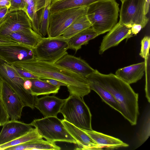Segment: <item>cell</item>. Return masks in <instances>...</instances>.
<instances>
[{"label": "cell", "instance_id": "10", "mask_svg": "<svg viewBox=\"0 0 150 150\" xmlns=\"http://www.w3.org/2000/svg\"><path fill=\"white\" fill-rule=\"evenodd\" d=\"M33 49L17 43L0 44V58L11 64L34 58Z\"/></svg>", "mask_w": 150, "mask_h": 150}, {"label": "cell", "instance_id": "9", "mask_svg": "<svg viewBox=\"0 0 150 150\" xmlns=\"http://www.w3.org/2000/svg\"><path fill=\"white\" fill-rule=\"evenodd\" d=\"M122 3L119 22L129 28L134 24L144 28L149 21L144 13L145 0H124Z\"/></svg>", "mask_w": 150, "mask_h": 150}, {"label": "cell", "instance_id": "26", "mask_svg": "<svg viewBox=\"0 0 150 150\" xmlns=\"http://www.w3.org/2000/svg\"><path fill=\"white\" fill-rule=\"evenodd\" d=\"M89 81L91 90L95 91L105 103L121 113L120 106L112 95L98 84L91 81Z\"/></svg>", "mask_w": 150, "mask_h": 150}, {"label": "cell", "instance_id": "19", "mask_svg": "<svg viewBox=\"0 0 150 150\" xmlns=\"http://www.w3.org/2000/svg\"><path fill=\"white\" fill-rule=\"evenodd\" d=\"M146 68V62H142L118 69L115 74L130 84L137 82L142 79Z\"/></svg>", "mask_w": 150, "mask_h": 150}, {"label": "cell", "instance_id": "41", "mask_svg": "<svg viewBox=\"0 0 150 150\" xmlns=\"http://www.w3.org/2000/svg\"><path fill=\"white\" fill-rule=\"evenodd\" d=\"M24 0L25 1L26 3H27V2L29 1L30 0Z\"/></svg>", "mask_w": 150, "mask_h": 150}, {"label": "cell", "instance_id": "36", "mask_svg": "<svg viewBox=\"0 0 150 150\" xmlns=\"http://www.w3.org/2000/svg\"><path fill=\"white\" fill-rule=\"evenodd\" d=\"M142 27L141 25L139 24H134L131 27L132 33L133 35H136L141 30Z\"/></svg>", "mask_w": 150, "mask_h": 150}, {"label": "cell", "instance_id": "30", "mask_svg": "<svg viewBox=\"0 0 150 150\" xmlns=\"http://www.w3.org/2000/svg\"><path fill=\"white\" fill-rule=\"evenodd\" d=\"M141 47L139 53L140 56L145 59L149 56V51L150 46V38L149 36H145L141 42Z\"/></svg>", "mask_w": 150, "mask_h": 150}, {"label": "cell", "instance_id": "25", "mask_svg": "<svg viewBox=\"0 0 150 150\" xmlns=\"http://www.w3.org/2000/svg\"><path fill=\"white\" fill-rule=\"evenodd\" d=\"M91 26V23L86 15L75 21L63 32L61 35L67 39Z\"/></svg>", "mask_w": 150, "mask_h": 150}, {"label": "cell", "instance_id": "31", "mask_svg": "<svg viewBox=\"0 0 150 150\" xmlns=\"http://www.w3.org/2000/svg\"><path fill=\"white\" fill-rule=\"evenodd\" d=\"M26 3L24 0H11L8 8L9 12L24 10Z\"/></svg>", "mask_w": 150, "mask_h": 150}, {"label": "cell", "instance_id": "21", "mask_svg": "<svg viewBox=\"0 0 150 150\" xmlns=\"http://www.w3.org/2000/svg\"><path fill=\"white\" fill-rule=\"evenodd\" d=\"M98 35L91 26L67 39L69 49L76 52L83 45L87 44L89 40Z\"/></svg>", "mask_w": 150, "mask_h": 150}, {"label": "cell", "instance_id": "6", "mask_svg": "<svg viewBox=\"0 0 150 150\" xmlns=\"http://www.w3.org/2000/svg\"><path fill=\"white\" fill-rule=\"evenodd\" d=\"M30 124L36 129L42 138L48 141L77 144L76 140L64 127L62 120L57 117L35 119Z\"/></svg>", "mask_w": 150, "mask_h": 150}, {"label": "cell", "instance_id": "42", "mask_svg": "<svg viewBox=\"0 0 150 150\" xmlns=\"http://www.w3.org/2000/svg\"><path fill=\"white\" fill-rule=\"evenodd\" d=\"M122 2L124 0H120Z\"/></svg>", "mask_w": 150, "mask_h": 150}, {"label": "cell", "instance_id": "1", "mask_svg": "<svg viewBox=\"0 0 150 150\" xmlns=\"http://www.w3.org/2000/svg\"><path fill=\"white\" fill-rule=\"evenodd\" d=\"M32 73L42 79H55L65 83L69 95L83 98L91 92L89 81L86 78L52 63L33 58L12 64Z\"/></svg>", "mask_w": 150, "mask_h": 150}, {"label": "cell", "instance_id": "14", "mask_svg": "<svg viewBox=\"0 0 150 150\" xmlns=\"http://www.w3.org/2000/svg\"><path fill=\"white\" fill-rule=\"evenodd\" d=\"M30 124L17 120H11L3 125L0 133V145L14 140L26 134L33 128Z\"/></svg>", "mask_w": 150, "mask_h": 150}, {"label": "cell", "instance_id": "39", "mask_svg": "<svg viewBox=\"0 0 150 150\" xmlns=\"http://www.w3.org/2000/svg\"><path fill=\"white\" fill-rule=\"evenodd\" d=\"M150 0H145L144 13L146 15L148 13L149 9Z\"/></svg>", "mask_w": 150, "mask_h": 150}, {"label": "cell", "instance_id": "5", "mask_svg": "<svg viewBox=\"0 0 150 150\" xmlns=\"http://www.w3.org/2000/svg\"><path fill=\"white\" fill-rule=\"evenodd\" d=\"M67 39L60 35L55 37H42L33 48L34 58L55 63L67 54Z\"/></svg>", "mask_w": 150, "mask_h": 150}, {"label": "cell", "instance_id": "27", "mask_svg": "<svg viewBox=\"0 0 150 150\" xmlns=\"http://www.w3.org/2000/svg\"><path fill=\"white\" fill-rule=\"evenodd\" d=\"M42 138L36 129L33 128L26 134L6 143L0 145V150H5L8 148Z\"/></svg>", "mask_w": 150, "mask_h": 150}, {"label": "cell", "instance_id": "16", "mask_svg": "<svg viewBox=\"0 0 150 150\" xmlns=\"http://www.w3.org/2000/svg\"><path fill=\"white\" fill-rule=\"evenodd\" d=\"M55 63L85 77L92 73L95 70L81 58L68 53Z\"/></svg>", "mask_w": 150, "mask_h": 150}, {"label": "cell", "instance_id": "33", "mask_svg": "<svg viewBox=\"0 0 150 150\" xmlns=\"http://www.w3.org/2000/svg\"><path fill=\"white\" fill-rule=\"evenodd\" d=\"M9 119L0 96V126L9 121Z\"/></svg>", "mask_w": 150, "mask_h": 150}, {"label": "cell", "instance_id": "12", "mask_svg": "<svg viewBox=\"0 0 150 150\" xmlns=\"http://www.w3.org/2000/svg\"><path fill=\"white\" fill-rule=\"evenodd\" d=\"M28 28H32L31 22L23 11L10 12L0 25V35Z\"/></svg>", "mask_w": 150, "mask_h": 150}, {"label": "cell", "instance_id": "2", "mask_svg": "<svg viewBox=\"0 0 150 150\" xmlns=\"http://www.w3.org/2000/svg\"><path fill=\"white\" fill-rule=\"evenodd\" d=\"M86 78L109 92L118 103L121 114L132 125L137 124L139 115L138 94L124 81L112 73L103 74L95 69Z\"/></svg>", "mask_w": 150, "mask_h": 150}, {"label": "cell", "instance_id": "15", "mask_svg": "<svg viewBox=\"0 0 150 150\" xmlns=\"http://www.w3.org/2000/svg\"><path fill=\"white\" fill-rule=\"evenodd\" d=\"M42 37L32 28H28L0 35V44L20 43L33 49Z\"/></svg>", "mask_w": 150, "mask_h": 150}, {"label": "cell", "instance_id": "37", "mask_svg": "<svg viewBox=\"0 0 150 150\" xmlns=\"http://www.w3.org/2000/svg\"><path fill=\"white\" fill-rule=\"evenodd\" d=\"M32 83L30 79H26L24 80L23 86L26 90L30 91V90L32 86Z\"/></svg>", "mask_w": 150, "mask_h": 150}, {"label": "cell", "instance_id": "11", "mask_svg": "<svg viewBox=\"0 0 150 150\" xmlns=\"http://www.w3.org/2000/svg\"><path fill=\"white\" fill-rule=\"evenodd\" d=\"M0 96L6 111L11 120L20 119L23 103L16 93L5 82H2Z\"/></svg>", "mask_w": 150, "mask_h": 150}, {"label": "cell", "instance_id": "18", "mask_svg": "<svg viewBox=\"0 0 150 150\" xmlns=\"http://www.w3.org/2000/svg\"><path fill=\"white\" fill-rule=\"evenodd\" d=\"M66 99L59 98L53 96L47 95L39 98H37L34 106L44 117H57Z\"/></svg>", "mask_w": 150, "mask_h": 150}, {"label": "cell", "instance_id": "40", "mask_svg": "<svg viewBox=\"0 0 150 150\" xmlns=\"http://www.w3.org/2000/svg\"><path fill=\"white\" fill-rule=\"evenodd\" d=\"M2 82V81L1 79L0 78V94L1 93V89Z\"/></svg>", "mask_w": 150, "mask_h": 150}, {"label": "cell", "instance_id": "3", "mask_svg": "<svg viewBox=\"0 0 150 150\" xmlns=\"http://www.w3.org/2000/svg\"><path fill=\"white\" fill-rule=\"evenodd\" d=\"M119 6L116 0H100L88 7L87 17L99 35L109 32L117 23Z\"/></svg>", "mask_w": 150, "mask_h": 150}, {"label": "cell", "instance_id": "17", "mask_svg": "<svg viewBox=\"0 0 150 150\" xmlns=\"http://www.w3.org/2000/svg\"><path fill=\"white\" fill-rule=\"evenodd\" d=\"M62 121L66 129L76 141L79 147L76 149H103L82 129L75 126L64 119L62 120Z\"/></svg>", "mask_w": 150, "mask_h": 150}, {"label": "cell", "instance_id": "22", "mask_svg": "<svg viewBox=\"0 0 150 150\" xmlns=\"http://www.w3.org/2000/svg\"><path fill=\"white\" fill-rule=\"evenodd\" d=\"M61 148L55 142L45 141L42 138L8 148V150H59Z\"/></svg>", "mask_w": 150, "mask_h": 150}, {"label": "cell", "instance_id": "7", "mask_svg": "<svg viewBox=\"0 0 150 150\" xmlns=\"http://www.w3.org/2000/svg\"><path fill=\"white\" fill-rule=\"evenodd\" d=\"M0 78L7 83L16 93L25 106L32 109L37 96L33 95L23 86L24 80L18 73L13 66L0 58Z\"/></svg>", "mask_w": 150, "mask_h": 150}, {"label": "cell", "instance_id": "29", "mask_svg": "<svg viewBox=\"0 0 150 150\" xmlns=\"http://www.w3.org/2000/svg\"><path fill=\"white\" fill-rule=\"evenodd\" d=\"M150 135V112L149 109L146 113L139 139L140 144L144 143Z\"/></svg>", "mask_w": 150, "mask_h": 150}, {"label": "cell", "instance_id": "20", "mask_svg": "<svg viewBox=\"0 0 150 150\" xmlns=\"http://www.w3.org/2000/svg\"><path fill=\"white\" fill-rule=\"evenodd\" d=\"M102 148L112 149L120 147H127L129 145L119 139L105 134L93 130L82 129Z\"/></svg>", "mask_w": 150, "mask_h": 150}, {"label": "cell", "instance_id": "32", "mask_svg": "<svg viewBox=\"0 0 150 150\" xmlns=\"http://www.w3.org/2000/svg\"><path fill=\"white\" fill-rule=\"evenodd\" d=\"M19 74L20 76L24 80L26 79H40L39 77L24 69L11 64Z\"/></svg>", "mask_w": 150, "mask_h": 150}, {"label": "cell", "instance_id": "23", "mask_svg": "<svg viewBox=\"0 0 150 150\" xmlns=\"http://www.w3.org/2000/svg\"><path fill=\"white\" fill-rule=\"evenodd\" d=\"M100 0H52L50 6V12L78 7H88Z\"/></svg>", "mask_w": 150, "mask_h": 150}, {"label": "cell", "instance_id": "13", "mask_svg": "<svg viewBox=\"0 0 150 150\" xmlns=\"http://www.w3.org/2000/svg\"><path fill=\"white\" fill-rule=\"evenodd\" d=\"M133 35L131 28L117 23L104 37L99 48V54H102L107 50L118 45L124 39Z\"/></svg>", "mask_w": 150, "mask_h": 150}, {"label": "cell", "instance_id": "35", "mask_svg": "<svg viewBox=\"0 0 150 150\" xmlns=\"http://www.w3.org/2000/svg\"><path fill=\"white\" fill-rule=\"evenodd\" d=\"M41 80L56 86L60 87L61 86H66V85L64 83L55 79H45Z\"/></svg>", "mask_w": 150, "mask_h": 150}, {"label": "cell", "instance_id": "24", "mask_svg": "<svg viewBox=\"0 0 150 150\" xmlns=\"http://www.w3.org/2000/svg\"><path fill=\"white\" fill-rule=\"evenodd\" d=\"M32 83L30 91L36 96L40 95L56 94L58 92L60 86L51 84L40 79H30Z\"/></svg>", "mask_w": 150, "mask_h": 150}, {"label": "cell", "instance_id": "38", "mask_svg": "<svg viewBox=\"0 0 150 150\" xmlns=\"http://www.w3.org/2000/svg\"><path fill=\"white\" fill-rule=\"evenodd\" d=\"M11 0H0V7H7L9 8Z\"/></svg>", "mask_w": 150, "mask_h": 150}, {"label": "cell", "instance_id": "28", "mask_svg": "<svg viewBox=\"0 0 150 150\" xmlns=\"http://www.w3.org/2000/svg\"><path fill=\"white\" fill-rule=\"evenodd\" d=\"M52 0H46L44 7L39 11V32L42 37L47 34L48 20L50 14V6Z\"/></svg>", "mask_w": 150, "mask_h": 150}, {"label": "cell", "instance_id": "8", "mask_svg": "<svg viewBox=\"0 0 150 150\" xmlns=\"http://www.w3.org/2000/svg\"><path fill=\"white\" fill-rule=\"evenodd\" d=\"M87 9L88 7L85 6L51 13L48 25V37L61 35L75 21L86 15Z\"/></svg>", "mask_w": 150, "mask_h": 150}, {"label": "cell", "instance_id": "34", "mask_svg": "<svg viewBox=\"0 0 150 150\" xmlns=\"http://www.w3.org/2000/svg\"><path fill=\"white\" fill-rule=\"evenodd\" d=\"M9 8L7 7H0V25L3 22L9 12Z\"/></svg>", "mask_w": 150, "mask_h": 150}, {"label": "cell", "instance_id": "4", "mask_svg": "<svg viewBox=\"0 0 150 150\" xmlns=\"http://www.w3.org/2000/svg\"><path fill=\"white\" fill-rule=\"evenodd\" d=\"M60 112L64 119L75 126L85 130H92V115L83 98L69 95L62 106Z\"/></svg>", "mask_w": 150, "mask_h": 150}]
</instances>
